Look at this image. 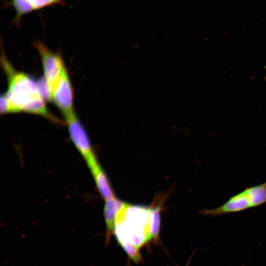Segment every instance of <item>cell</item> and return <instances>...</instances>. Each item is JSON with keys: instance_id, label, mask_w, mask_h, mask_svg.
<instances>
[{"instance_id": "6da1fadb", "label": "cell", "mask_w": 266, "mask_h": 266, "mask_svg": "<svg viewBox=\"0 0 266 266\" xmlns=\"http://www.w3.org/2000/svg\"><path fill=\"white\" fill-rule=\"evenodd\" d=\"M0 62L8 84L7 91L0 100V114L23 112L60 122L47 109L38 82L28 74L15 69L3 53L1 54Z\"/></svg>"}, {"instance_id": "7a4b0ae2", "label": "cell", "mask_w": 266, "mask_h": 266, "mask_svg": "<svg viewBox=\"0 0 266 266\" xmlns=\"http://www.w3.org/2000/svg\"><path fill=\"white\" fill-rule=\"evenodd\" d=\"M151 207L125 203L117 214L114 229L123 247L133 245L139 249L150 241Z\"/></svg>"}, {"instance_id": "3957f363", "label": "cell", "mask_w": 266, "mask_h": 266, "mask_svg": "<svg viewBox=\"0 0 266 266\" xmlns=\"http://www.w3.org/2000/svg\"><path fill=\"white\" fill-rule=\"evenodd\" d=\"M266 203V181L262 184L246 188L230 197L217 208L205 209L200 212L211 217L231 213L238 212L259 206Z\"/></svg>"}, {"instance_id": "277c9868", "label": "cell", "mask_w": 266, "mask_h": 266, "mask_svg": "<svg viewBox=\"0 0 266 266\" xmlns=\"http://www.w3.org/2000/svg\"><path fill=\"white\" fill-rule=\"evenodd\" d=\"M50 100L60 110L66 120L75 115L73 88L66 67L53 88Z\"/></svg>"}, {"instance_id": "5b68a950", "label": "cell", "mask_w": 266, "mask_h": 266, "mask_svg": "<svg viewBox=\"0 0 266 266\" xmlns=\"http://www.w3.org/2000/svg\"><path fill=\"white\" fill-rule=\"evenodd\" d=\"M34 46L40 56L44 76L51 92L66 67L62 56L49 50L44 44L36 41Z\"/></svg>"}, {"instance_id": "8992f818", "label": "cell", "mask_w": 266, "mask_h": 266, "mask_svg": "<svg viewBox=\"0 0 266 266\" xmlns=\"http://www.w3.org/2000/svg\"><path fill=\"white\" fill-rule=\"evenodd\" d=\"M71 140L82 155L90 169L98 163L87 133L76 114L66 120Z\"/></svg>"}, {"instance_id": "52a82bcc", "label": "cell", "mask_w": 266, "mask_h": 266, "mask_svg": "<svg viewBox=\"0 0 266 266\" xmlns=\"http://www.w3.org/2000/svg\"><path fill=\"white\" fill-rule=\"evenodd\" d=\"M125 203L115 197L106 200L103 209L106 227V244L109 242L114 232L116 217Z\"/></svg>"}, {"instance_id": "ba28073f", "label": "cell", "mask_w": 266, "mask_h": 266, "mask_svg": "<svg viewBox=\"0 0 266 266\" xmlns=\"http://www.w3.org/2000/svg\"><path fill=\"white\" fill-rule=\"evenodd\" d=\"M99 192L105 200L115 197L113 191L106 174L98 164L90 169Z\"/></svg>"}, {"instance_id": "9c48e42d", "label": "cell", "mask_w": 266, "mask_h": 266, "mask_svg": "<svg viewBox=\"0 0 266 266\" xmlns=\"http://www.w3.org/2000/svg\"><path fill=\"white\" fill-rule=\"evenodd\" d=\"M161 207V203H156L151 206L150 241L155 242L159 239Z\"/></svg>"}, {"instance_id": "30bf717a", "label": "cell", "mask_w": 266, "mask_h": 266, "mask_svg": "<svg viewBox=\"0 0 266 266\" xmlns=\"http://www.w3.org/2000/svg\"><path fill=\"white\" fill-rule=\"evenodd\" d=\"M30 13L41 10L47 7L63 4L65 0H23Z\"/></svg>"}]
</instances>
